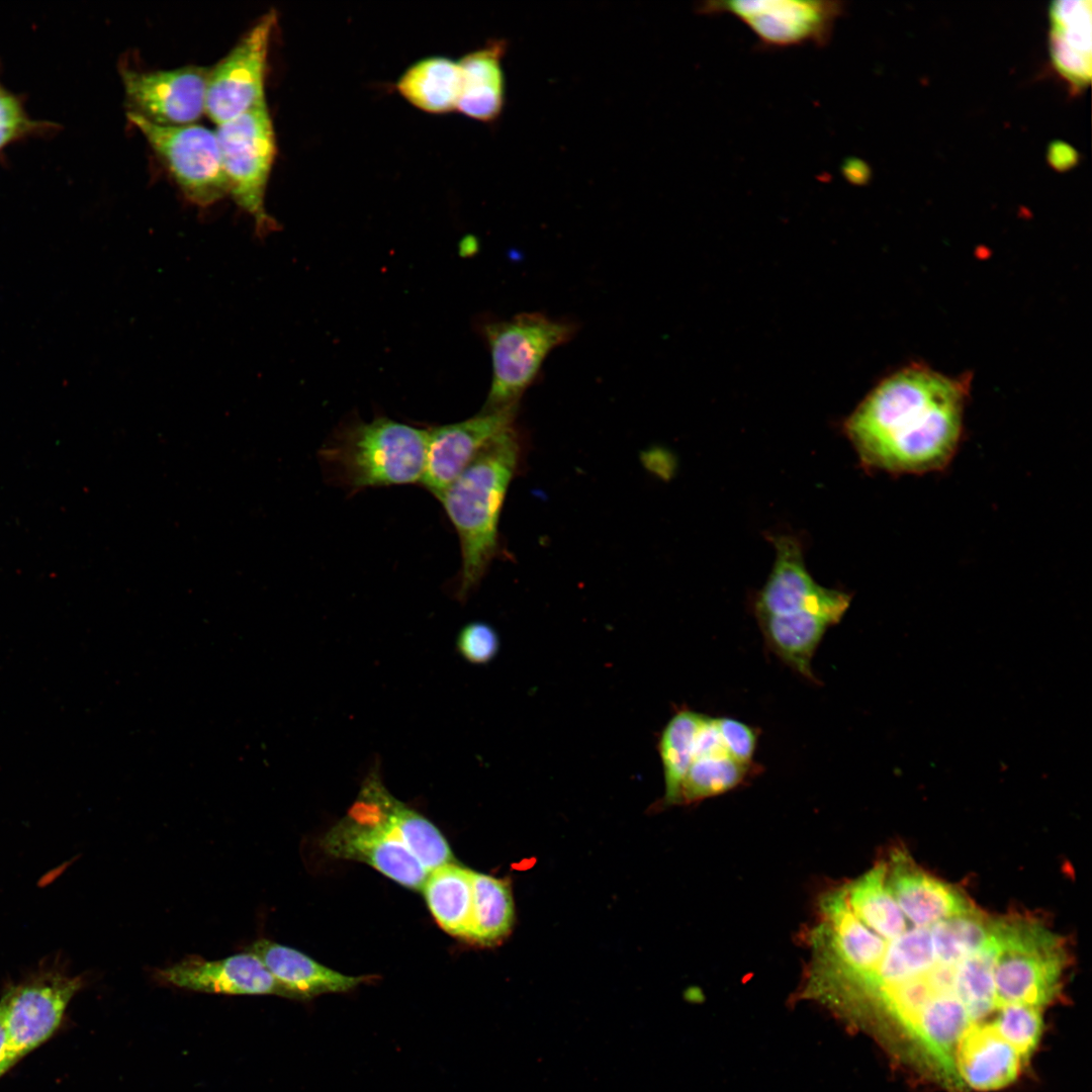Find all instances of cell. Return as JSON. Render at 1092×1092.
<instances>
[{"label":"cell","mask_w":1092,"mask_h":1092,"mask_svg":"<svg viewBox=\"0 0 1092 1092\" xmlns=\"http://www.w3.org/2000/svg\"><path fill=\"white\" fill-rule=\"evenodd\" d=\"M966 387L922 366L877 385L844 424L866 469L922 474L945 468L963 434Z\"/></svg>","instance_id":"6da1fadb"},{"label":"cell","mask_w":1092,"mask_h":1092,"mask_svg":"<svg viewBox=\"0 0 1092 1092\" xmlns=\"http://www.w3.org/2000/svg\"><path fill=\"white\" fill-rule=\"evenodd\" d=\"M523 449L514 425L488 442L438 497L459 538L460 600L476 588L499 553V517Z\"/></svg>","instance_id":"7a4b0ae2"},{"label":"cell","mask_w":1092,"mask_h":1092,"mask_svg":"<svg viewBox=\"0 0 1092 1092\" xmlns=\"http://www.w3.org/2000/svg\"><path fill=\"white\" fill-rule=\"evenodd\" d=\"M428 430L378 417L337 429L320 456L331 479L349 490L422 481Z\"/></svg>","instance_id":"3957f363"},{"label":"cell","mask_w":1092,"mask_h":1092,"mask_svg":"<svg viewBox=\"0 0 1092 1092\" xmlns=\"http://www.w3.org/2000/svg\"><path fill=\"white\" fill-rule=\"evenodd\" d=\"M995 986L1005 1006L1044 1009L1059 994L1067 952L1059 935L1024 916L996 918Z\"/></svg>","instance_id":"277c9868"},{"label":"cell","mask_w":1092,"mask_h":1092,"mask_svg":"<svg viewBox=\"0 0 1092 1092\" xmlns=\"http://www.w3.org/2000/svg\"><path fill=\"white\" fill-rule=\"evenodd\" d=\"M575 332L574 323L540 312L486 323L482 333L490 352L492 379L483 408L518 405L548 354L571 340Z\"/></svg>","instance_id":"5b68a950"},{"label":"cell","mask_w":1092,"mask_h":1092,"mask_svg":"<svg viewBox=\"0 0 1092 1092\" xmlns=\"http://www.w3.org/2000/svg\"><path fill=\"white\" fill-rule=\"evenodd\" d=\"M215 134L229 194L251 216L257 237L263 239L279 228L265 207L276 155L275 131L267 102L216 125Z\"/></svg>","instance_id":"8992f818"},{"label":"cell","mask_w":1092,"mask_h":1092,"mask_svg":"<svg viewBox=\"0 0 1092 1092\" xmlns=\"http://www.w3.org/2000/svg\"><path fill=\"white\" fill-rule=\"evenodd\" d=\"M191 203L208 207L229 194L215 130L198 124L160 125L127 113Z\"/></svg>","instance_id":"52a82bcc"},{"label":"cell","mask_w":1092,"mask_h":1092,"mask_svg":"<svg viewBox=\"0 0 1092 1092\" xmlns=\"http://www.w3.org/2000/svg\"><path fill=\"white\" fill-rule=\"evenodd\" d=\"M697 10L705 15L729 14L743 22L762 47L783 49L830 42L846 3L824 0H710Z\"/></svg>","instance_id":"ba28073f"},{"label":"cell","mask_w":1092,"mask_h":1092,"mask_svg":"<svg viewBox=\"0 0 1092 1092\" xmlns=\"http://www.w3.org/2000/svg\"><path fill=\"white\" fill-rule=\"evenodd\" d=\"M82 986L80 976L49 968L33 973L6 991L0 1002L12 1067L56 1033L69 1003Z\"/></svg>","instance_id":"9c48e42d"},{"label":"cell","mask_w":1092,"mask_h":1092,"mask_svg":"<svg viewBox=\"0 0 1092 1092\" xmlns=\"http://www.w3.org/2000/svg\"><path fill=\"white\" fill-rule=\"evenodd\" d=\"M276 11L262 15L234 48L208 69L205 114L219 125L266 102L265 79Z\"/></svg>","instance_id":"30bf717a"},{"label":"cell","mask_w":1092,"mask_h":1092,"mask_svg":"<svg viewBox=\"0 0 1092 1092\" xmlns=\"http://www.w3.org/2000/svg\"><path fill=\"white\" fill-rule=\"evenodd\" d=\"M333 857L365 862L394 882L422 889L429 872L359 797L322 841Z\"/></svg>","instance_id":"8fae6325"},{"label":"cell","mask_w":1092,"mask_h":1092,"mask_svg":"<svg viewBox=\"0 0 1092 1092\" xmlns=\"http://www.w3.org/2000/svg\"><path fill=\"white\" fill-rule=\"evenodd\" d=\"M776 560L769 576L754 600L756 616L812 614L830 626L838 624L851 597L819 585L804 563L801 542L792 535L772 538Z\"/></svg>","instance_id":"7c38bea8"},{"label":"cell","mask_w":1092,"mask_h":1092,"mask_svg":"<svg viewBox=\"0 0 1092 1092\" xmlns=\"http://www.w3.org/2000/svg\"><path fill=\"white\" fill-rule=\"evenodd\" d=\"M208 69L194 65L158 71L122 68L126 113L160 125L196 123L205 113Z\"/></svg>","instance_id":"4fadbf2b"},{"label":"cell","mask_w":1092,"mask_h":1092,"mask_svg":"<svg viewBox=\"0 0 1092 1092\" xmlns=\"http://www.w3.org/2000/svg\"><path fill=\"white\" fill-rule=\"evenodd\" d=\"M518 405L482 410L467 420L428 430L422 485L437 498L494 437L515 425Z\"/></svg>","instance_id":"5bb4252c"},{"label":"cell","mask_w":1092,"mask_h":1092,"mask_svg":"<svg viewBox=\"0 0 1092 1092\" xmlns=\"http://www.w3.org/2000/svg\"><path fill=\"white\" fill-rule=\"evenodd\" d=\"M155 980L163 985L211 994L279 995L273 976L250 951L212 961L188 956L156 969Z\"/></svg>","instance_id":"9a60e30c"},{"label":"cell","mask_w":1092,"mask_h":1092,"mask_svg":"<svg viewBox=\"0 0 1092 1092\" xmlns=\"http://www.w3.org/2000/svg\"><path fill=\"white\" fill-rule=\"evenodd\" d=\"M886 866L888 889L915 926L932 925L977 908L964 892L924 872L904 850H895Z\"/></svg>","instance_id":"2e32d148"},{"label":"cell","mask_w":1092,"mask_h":1092,"mask_svg":"<svg viewBox=\"0 0 1092 1092\" xmlns=\"http://www.w3.org/2000/svg\"><path fill=\"white\" fill-rule=\"evenodd\" d=\"M246 951L260 959L275 979L279 996L283 997L305 1000L328 993L347 992L370 979L347 976L297 949L266 938L255 940Z\"/></svg>","instance_id":"e0dca14e"},{"label":"cell","mask_w":1092,"mask_h":1092,"mask_svg":"<svg viewBox=\"0 0 1092 1092\" xmlns=\"http://www.w3.org/2000/svg\"><path fill=\"white\" fill-rule=\"evenodd\" d=\"M358 797L428 872L453 861L450 846L440 830L423 815L396 800L377 776H370L365 781Z\"/></svg>","instance_id":"ac0fdd59"},{"label":"cell","mask_w":1092,"mask_h":1092,"mask_svg":"<svg viewBox=\"0 0 1092 1092\" xmlns=\"http://www.w3.org/2000/svg\"><path fill=\"white\" fill-rule=\"evenodd\" d=\"M505 49L504 41H493L458 62L461 69L459 111L480 121H490L500 113L505 89L500 61Z\"/></svg>","instance_id":"d6986e66"},{"label":"cell","mask_w":1092,"mask_h":1092,"mask_svg":"<svg viewBox=\"0 0 1092 1092\" xmlns=\"http://www.w3.org/2000/svg\"><path fill=\"white\" fill-rule=\"evenodd\" d=\"M768 648L808 680L817 682L812 658L830 625L812 614L756 616Z\"/></svg>","instance_id":"ffe728a7"},{"label":"cell","mask_w":1092,"mask_h":1092,"mask_svg":"<svg viewBox=\"0 0 1092 1092\" xmlns=\"http://www.w3.org/2000/svg\"><path fill=\"white\" fill-rule=\"evenodd\" d=\"M422 890L439 926L451 935L467 938L472 908L471 870L454 862L443 864L428 874Z\"/></svg>","instance_id":"44dd1931"},{"label":"cell","mask_w":1092,"mask_h":1092,"mask_svg":"<svg viewBox=\"0 0 1092 1092\" xmlns=\"http://www.w3.org/2000/svg\"><path fill=\"white\" fill-rule=\"evenodd\" d=\"M886 874V861L882 860L843 891L857 919L885 940H890L907 929L908 921L888 889Z\"/></svg>","instance_id":"7402d4cb"},{"label":"cell","mask_w":1092,"mask_h":1092,"mask_svg":"<svg viewBox=\"0 0 1092 1092\" xmlns=\"http://www.w3.org/2000/svg\"><path fill=\"white\" fill-rule=\"evenodd\" d=\"M397 89L424 111L444 113L457 109L461 93L459 63L442 57L422 60L401 76Z\"/></svg>","instance_id":"603a6c76"},{"label":"cell","mask_w":1092,"mask_h":1092,"mask_svg":"<svg viewBox=\"0 0 1092 1092\" xmlns=\"http://www.w3.org/2000/svg\"><path fill=\"white\" fill-rule=\"evenodd\" d=\"M472 908L468 940L491 945L504 938L514 920V902L508 883L471 871Z\"/></svg>","instance_id":"cb8c5ba5"},{"label":"cell","mask_w":1092,"mask_h":1092,"mask_svg":"<svg viewBox=\"0 0 1092 1092\" xmlns=\"http://www.w3.org/2000/svg\"><path fill=\"white\" fill-rule=\"evenodd\" d=\"M704 714L680 709L668 720L658 739L664 777L665 805L678 804L681 783L696 755V739Z\"/></svg>","instance_id":"d4e9b609"},{"label":"cell","mask_w":1092,"mask_h":1092,"mask_svg":"<svg viewBox=\"0 0 1092 1092\" xmlns=\"http://www.w3.org/2000/svg\"><path fill=\"white\" fill-rule=\"evenodd\" d=\"M753 763H741L727 754L697 756L681 783L678 804H692L727 793L751 775Z\"/></svg>","instance_id":"484cf974"},{"label":"cell","mask_w":1092,"mask_h":1092,"mask_svg":"<svg viewBox=\"0 0 1092 1092\" xmlns=\"http://www.w3.org/2000/svg\"><path fill=\"white\" fill-rule=\"evenodd\" d=\"M1051 32L1067 47L1091 55V1L1057 0L1051 3Z\"/></svg>","instance_id":"4316f807"},{"label":"cell","mask_w":1092,"mask_h":1092,"mask_svg":"<svg viewBox=\"0 0 1092 1092\" xmlns=\"http://www.w3.org/2000/svg\"><path fill=\"white\" fill-rule=\"evenodd\" d=\"M56 127L55 123L30 118L22 99L0 83V152L18 141L48 133Z\"/></svg>","instance_id":"83f0119b"},{"label":"cell","mask_w":1092,"mask_h":1092,"mask_svg":"<svg viewBox=\"0 0 1092 1092\" xmlns=\"http://www.w3.org/2000/svg\"><path fill=\"white\" fill-rule=\"evenodd\" d=\"M456 644L460 655L465 660L473 664H485L496 656L499 638L489 624L471 622L462 627Z\"/></svg>","instance_id":"f1b7e54d"},{"label":"cell","mask_w":1092,"mask_h":1092,"mask_svg":"<svg viewBox=\"0 0 1092 1092\" xmlns=\"http://www.w3.org/2000/svg\"><path fill=\"white\" fill-rule=\"evenodd\" d=\"M715 723L725 752L741 763H753V755L757 745V732L755 729L730 717L715 718Z\"/></svg>","instance_id":"f546056e"},{"label":"cell","mask_w":1092,"mask_h":1092,"mask_svg":"<svg viewBox=\"0 0 1092 1092\" xmlns=\"http://www.w3.org/2000/svg\"><path fill=\"white\" fill-rule=\"evenodd\" d=\"M1050 51L1055 67L1074 90H1082L1089 84L1092 73L1091 55L1070 49L1052 33Z\"/></svg>","instance_id":"4dcf8cb0"},{"label":"cell","mask_w":1092,"mask_h":1092,"mask_svg":"<svg viewBox=\"0 0 1092 1092\" xmlns=\"http://www.w3.org/2000/svg\"><path fill=\"white\" fill-rule=\"evenodd\" d=\"M1046 159L1055 170L1066 171L1076 166L1079 154L1067 143L1055 141L1048 148Z\"/></svg>","instance_id":"1f68e13d"},{"label":"cell","mask_w":1092,"mask_h":1092,"mask_svg":"<svg viewBox=\"0 0 1092 1092\" xmlns=\"http://www.w3.org/2000/svg\"><path fill=\"white\" fill-rule=\"evenodd\" d=\"M842 176L853 185H866L871 177L870 166L858 158H848L841 166Z\"/></svg>","instance_id":"d6a6232c"},{"label":"cell","mask_w":1092,"mask_h":1092,"mask_svg":"<svg viewBox=\"0 0 1092 1092\" xmlns=\"http://www.w3.org/2000/svg\"><path fill=\"white\" fill-rule=\"evenodd\" d=\"M11 1068L8 1034L5 1026L3 1006L0 1002V1078Z\"/></svg>","instance_id":"836d02e7"}]
</instances>
